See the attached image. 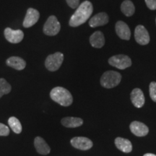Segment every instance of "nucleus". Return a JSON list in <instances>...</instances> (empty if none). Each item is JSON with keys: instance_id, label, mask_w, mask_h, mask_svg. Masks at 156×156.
<instances>
[{"instance_id": "1", "label": "nucleus", "mask_w": 156, "mask_h": 156, "mask_svg": "<svg viewBox=\"0 0 156 156\" xmlns=\"http://www.w3.org/2000/svg\"><path fill=\"white\" fill-rule=\"evenodd\" d=\"M93 12L92 3L89 1H85L78 6L75 12L69 20V25L71 27H77L83 25L90 18Z\"/></svg>"}, {"instance_id": "2", "label": "nucleus", "mask_w": 156, "mask_h": 156, "mask_svg": "<svg viewBox=\"0 0 156 156\" xmlns=\"http://www.w3.org/2000/svg\"><path fill=\"white\" fill-rule=\"evenodd\" d=\"M51 99L61 106H69L73 102V98L68 90L62 87H56L50 93Z\"/></svg>"}, {"instance_id": "3", "label": "nucleus", "mask_w": 156, "mask_h": 156, "mask_svg": "<svg viewBox=\"0 0 156 156\" xmlns=\"http://www.w3.org/2000/svg\"><path fill=\"white\" fill-rule=\"evenodd\" d=\"M122 80V75L116 71H107L101 78V85L105 88H113L117 86Z\"/></svg>"}, {"instance_id": "4", "label": "nucleus", "mask_w": 156, "mask_h": 156, "mask_svg": "<svg viewBox=\"0 0 156 156\" xmlns=\"http://www.w3.org/2000/svg\"><path fill=\"white\" fill-rule=\"evenodd\" d=\"M64 61V54L61 52H56L55 54L48 56L45 62L46 69L51 72H55L59 69Z\"/></svg>"}, {"instance_id": "5", "label": "nucleus", "mask_w": 156, "mask_h": 156, "mask_svg": "<svg viewBox=\"0 0 156 156\" xmlns=\"http://www.w3.org/2000/svg\"><path fill=\"white\" fill-rule=\"evenodd\" d=\"M108 63L110 65L119 69H125L132 65V60L128 56L124 54L115 55L109 58Z\"/></svg>"}, {"instance_id": "6", "label": "nucleus", "mask_w": 156, "mask_h": 156, "mask_svg": "<svg viewBox=\"0 0 156 156\" xmlns=\"http://www.w3.org/2000/svg\"><path fill=\"white\" fill-rule=\"evenodd\" d=\"M61 29L59 22L54 15L48 17L44 26V33L47 36H53L58 34Z\"/></svg>"}, {"instance_id": "7", "label": "nucleus", "mask_w": 156, "mask_h": 156, "mask_svg": "<svg viewBox=\"0 0 156 156\" xmlns=\"http://www.w3.org/2000/svg\"><path fill=\"white\" fill-rule=\"evenodd\" d=\"M134 38H135L136 43L142 46L148 44L151 40L147 29L141 25H137L136 27L135 30H134Z\"/></svg>"}, {"instance_id": "8", "label": "nucleus", "mask_w": 156, "mask_h": 156, "mask_svg": "<svg viewBox=\"0 0 156 156\" xmlns=\"http://www.w3.org/2000/svg\"><path fill=\"white\" fill-rule=\"evenodd\" d=\"M71 145L74 147L81 151H87L93 147V142L84 136H76L71 140Z\"/></svg>"}, {"instance_id": "9", "label": "nucleus", "mask_w": 156, "mask_h": 156, "mask_svg": "<svg viewBox=\"0 0 156 156\" xmlns=\"http://www.w3.org/2000/svg\"><path fill=\"white\" fill-rule=\"evenodd\" d=\"M5 36L6 39L12 44H18L22 41L24 38V34L21 30H12L7 28L5 30Z\"/></svg>"}, {"instance_id": "10", "label": "nucleus", "mask_w": 156, "mask_h": 156, "mask_svg": "<svg viewBox=\"0 0 156 156\" xmlns=\"http://www.w3.org/2000/svg\"><path fill=\"white\" fill-rule=\"evenodd\" d=\"M39 17H40V14L38 10L34 8H29L27 10L26 15L23 21V26L26 28H30L38 22Z\"/></svg>"}, {"instance_id": "11", "label": "nucleus", "mask_w": 156, "mask_h": 156, "mask_svg": "<svg viewBox=\"0 0 156 156\" xmlns=\"http://www.w3.org/2000/svg\"><path fill=\"white\" fill-rule=\"evenodd\" d=\"M115 30L116 34L123 40L129 41L131 37V31L126 23L123 21H118L115 25Z\"/></svg>"}, {"instance_id": "12", "label": "nucleus", "mask_w": 156, "mask_h": 156, "mask_svg": "<svg viewBox=\"0 0 156 156\" xmlns=\"http://www.w3.org/2000/svg\"><path fill=\"white\" fill-rule=\"evenodd\" d=\"M130 130L134 135L137 136H144L147 135L149 132V129L143 123L136 122H132L130 124Z\"/></svg>"}, {"instance_id": "13", "label": "nucleus", "mask_w": 156, "mask_h": 156, "mask_svg": "<svg viewBox=\"0 0 156 156\" xmlns=\"http://www.w3.org/2000/svg\"><path fill=\"white\" fill-rule=\"evenodd\" d=\"M109 21L108 15L106 12H100L95 15L90 20L89 25L91 28H95V27L103 26L106 25Z\"/></svg>"}, {"instance_id": "14", "label": "nucleus", "mask_w": 156, "mask_h": 156, "mask_svg": "<svg viewBox=\"0 0 156 156\" xmlns=\"http://www.w3.org/2000/svg\"><path fill=\"white\" fill-rule=\"evenodd\" d=\"M131 101L136 108H141L145 104V98L143 92L140 88H135L131 93Z\"/></svg>"}, {"instance_id": "15", "label": "nucleus", "mask_w": 156, "mask_h": 156, "mask_svg": "<svg viewBox=\"0 0 156 156\" xmlns=\"http://www.w3.org/2000/svg\"><path fill=\"white\" fill-rule=\"evenodd\" d=\"M34 146L37 152L41 155H48L50 153V147L48 145L46 141L41 136H36L34 140Z\"/></svg>"}, {"instance_id": "16", "label": "nucleus", "mask_w": 156, "mask_h": 156, "mask_svg": "<svg viewBox=\"0 0 156 156\" xmlns=\"http://www.w3.org/2000/svg\"><path fill=\"white\" fill-rule=\"evenodd\" d=\"M90 43L94 48H102L105 44V38L103 33L101 31H95L90 37Z\"/></svg>"}, {"instance_id": "17", "label": "nucleus", "mask_w": 156, "mask_h": 156, "mask_svg": "<svg viewBox=\"0 0 156 156\" xmlns=\"http://www.w3.org/2000/svg\"><path fill=\"white\" fill-rule=\"evenodd\" d=\"M7 64L9 67L17 70H23L26 66V62L22 58L17 56H11L7 59Z\"/></svg>"}, {"instance_id": "18", "label": "nucleus", "mask_w": 156, "mask_h": 156, "mask_svg": "<svg viewBox=\"0 0 156 156\" xmlns=\"http://www.w3.org/2000/svg\"><path fill=\"white\" fill-rule=\"evenodd\" d=\"M115 145L119 150L124 152V153H128L132 151V145L131 142L127 139L117 137L115 140Z\"/></svg>"}, {"instance_id": "19", "label": "nucleus", "mask_w": 156, "mask_h": 156, "mask_svg": "<svg viewBox=\"0 0 156 156\" xmlns=\"http://www.w3.org/2000/svg\"><path fill=\"white\" fill-rule=\"evenodd\" d=\"M62 124L65 127L75 128L80 126L83 124V120L76 117H65L62 119Z\"/></svg>"}, {"instance_id": "20", "label": "nucleus", "mask_w": 156, "mask_h": 156, "mask_svg": "<svg viewBox=\"0 0 156 156\" xmlns=\"http://www.w3.org/2000/svg\"><path fill=\"white\" fill-rule=\"evenodd\" d=\"M121 10L126 17H131L135 12L134 4L130 0H125L121 5Z\"/></svg>"}, {"instance_id": "21", "label": "nucleus", "mask_w": 156, "mask_h": 156, "mask_svg": "<svg viewBox=\"0 0 156 156\" xmlns=\"http://www.w3.org/2000/svg\"><path fill=\"white\" fill-rule=\"evenodd\" d=\"M8 124L9 127H11L12 130L16 134H20L22 132V125H21L20 122L18 119L16 117L12 116L9 119Z\"/></svg>"}, {"instance_id": "22", "label": "nucleus", "mask_w": 156, "mask_h": 156, "mask_svg": "<svg viewBox=\"0 0 156 156\" xmlns=\"http://www.w3.org/2000/svg\"><path fill=\"white\" fill-rule=\"evenodd\" d=\"M12 87L7 80L3 78L0 79V98H2L4 95L8 94L10 93Z\"/></svg>"}, {"instance_id": "23", "label": "nucleus", "mask_w": 156, "mask_h": 156, "mask_svg": "<svg viewBox=\"0 0 156 156\" xmlns=\"http://www.w3.org/2000/svg\"><path fill=\"white\" fill-rule=\"evenodd\" d=\"M149 91L151 99L156 102V82H152L150 84Z\"/></svg>"}, {"instance_id": "24", "label": "nucleus", "mask_w": 156, "mask_h": 156, "mask_svg": "<svg viewBox=\"0 0 156 156\" xmlns=\"http://www.w3.org/2000/svg\"><path fill=\"white\" fill-rule=\"evenodd\" d=\"M9 134V129L5 124L0 123V136H7Z\"/></svg>"}, {"instance_id": "25", "label": "nucleus", "mask_w": 156, "mask_h": 156, "mask_svg": "<svg viewBox=\"0 0 156 156\" xmlns=\"http://www.w3.org/2000/svg\"><path fill=\"white\" fill-rule=\"evenodd\" d=\"M145 2L151 10H156V0H145Z\"/></svg>"}, {"instance_id": "26", "label": "nucleus", "mask_w": 156, "mask_h": 156, "mask_svg": "<svg viewBox=\"0 0 156 156\" xmlns=\"http://www.w3.org/2000/svg\"><path fill=\"white\" fill-rule=\"evenodd\" d=\"M66 2L67 5L73 9L77 8L78 6L80 5V0H66Z\"/></svg>"}, {"instance_id": "27", "label": "nucleus", "mask_w": 156, "mask_h": 156, "mask_svg": "<svg viewBox=\"0 0 156 156\" xmlns=\"http://www.w3.org/2000/svg\"><path fill=\"white\" fill-rule=\"evenodd\" d=\"M143 156H156V155H155V154H153V153H146Z\"/></svg>"}, {"instance_id": "28", "label": "nucleus", "mask_w": 156, "mask_h": 156, "mask_svg": "<svg viewBox=\"0 0 156 156\" xmlns=\"http://www.w3.org/2000/svg\"><path fill=\"white\" fill-rule=\"evenodd\" d=\"M155 23H156V18H155Z\"/></svg>"}]
</instances>
